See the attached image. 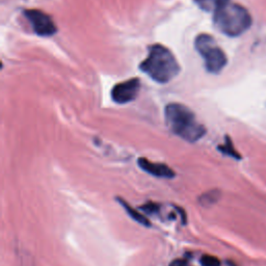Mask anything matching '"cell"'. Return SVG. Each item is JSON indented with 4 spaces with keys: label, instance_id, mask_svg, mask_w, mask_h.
Segmentation results:
<instances>
[{
    "label": "cell",
    "instance_id": "8",
    "mask_svg": "<svg viewBox=\"0 0 266 266\" xmlns=\"http://www.w3.org/2000/svg\"><path fill=\"white\" fill-rule=\"evenodd\" d=\"M116 201H118V203L124 208V210L127 212V214L132 218L133 221L136 222L137 224L144 226V227H147V228H150L152 225H151V222L149 221V218L147 216H145L142 213H140L139 211H137L135 208H133L132 206H130V204L126 201V200H124L121 197H116Z\"/></svg>",
    "mask_w": 266,
    "mask_h": 266
},
{
    "label": "cell",
    "instance_id": "14",
    "mask_svg": "<svg viewBox=\"0 0 266 266\" xmlns=\"http://www.w3.org/2000/svg\"><path fill=\"white\" fill-rule=\"evenodd\" d=\"M168 266H188V261L184 258H180V259H175L172 262L169 263Z\"/></svg>",
    "mask_w": 266,
    "mask_h": 266
},
{
    "label": "cell",
    "instance_id": "11",
    "mask_svg": "<svg viewBox=\"0 0 266 266\" xmlns=\"http://www.w3.org/2000/svg\"><path fill=\"white\" fill-rule=\"evenodd\" d=\"M223 0H195V2L205 12H214Z\"/></svg>",
    "mask_w": 266,
    "mask_h": 266
},
{
    "label": "cell",
    "instance_id": "6",
    "mask_svg": "<svg viewBox=\"0 0 266 266\" xmlns=\"http://www.w3.org/2000/svg\"><path fill=\"white\" fill-rule=\"evenodd\" d=\"M139 91L140 80L137 77L130 78L113 85L111 90V99L118 104H126L135 100Z\"/></svg>",
    "mask_w": 266,
    "mask_h": 266
},
{
    "label": "cell",
    "instance_id": "9",
    "mask_svg": "<svg viewBox=\"0 0 266 266\" xmlns=\"http://www.w3.org/2000/svg\"><path fill=\"white\" fill-rule=\"evenodd\" d=\"M222 197V194L217 189H213V191H209L205 194H203L201 197L199 198V203L201 204L203 207H211L215 203L220 201V199Z\"/></svg>",
    "mask_w": 266,
    "mask_h": 266
},
{
    "label": "cell",
    "instance_id": "10",
    "mask_svg": "<svg viewBox=\"0 0 266 266\" xmlns=\"http://www.w3.org/2000/svg\"><path fill=\"white\" fill-rule=\"evenodd\" d=\"M217 149H218V151L222 152V153L224 155L230 156V157H232L234 159H237V160H240L241 159V155L239 154V152L234 148V145H233L232 139L230 138V136L226 135L225 144L220 145V146H218Z\"/></svg>",
    "mask_w": 266,
    "mask_h": 266
},
{
    "label": "cell",
    "instance_id": "7",
    "mask_svg": "<svg viewBox=\"0 0 266 266\" xmlns=\"http://www.w3.org/2000/svg\"><path fill=\"white\" fill-rule=\"evenodd\" d=\"M137 165L144 172L157 178L173 179L176 177V173L167 165L153 163L145 157H139L137 159Z\"/></svg>",
    "mask_w": 266,
    "mask_h": 266
},
{
    "label": "cell",
    "instance_id": "4",
    "mask_svg": "<svg viewBox=\"0 0 266 266\" xmlns=\"http://www.w3.org/2000/svg\"><path fill=\"white\" fill-rule=\"evenodd\" d=\"M195 48L204 60L207 72L218 74L227 66V55L221 47L217 45L212 35L208 33L197 35L195 40Z\"/></svg>",
    "mask_w": 266,
    "mask_h": 266
},
{
    "label": "cell",
    "instance_id": "12",
    "mask_svg": "<svg viewBox=\"0 0 266 266\" xmlns=\"http://www.w3.org/2000/svg\"><path fill=\"white\" fill-rule=\"evenodd\" d=\"M140 210L144 211L146 214L158 215L160 213V206L153 202H148L145 205L140 206Z\"/></svg>",
    "mask_w": 266,
    "mask_h": 266
},
{
    "label": "cell",
    "instance_id": "13",
    "mask_svg": "<svg viewBox=\"0 0 266 266\" xmlns=\"http://www.w3.org/2000/svg\"><path fill=\"white\" fill-rule=\"evenodd\" d=\"M200 262L202 266H221L220 259L212 255H203Z\"/></svg>",
    "mask_w": 266,
    "mask_h": 266
},
{
    "label": "cell",
    "instance_id": "2",
    "mask_svg": "<svg viewBox=\"0 0 266 266\" xmlns=\"http://www.w3.org/2000/svg\"><path fill=\"white\" fill-rule=\"evenodd\" d=\"M166 123L169 130L186 141L195 142L206 134V128L184 104L169 103L165 109Z\"/></svg>",
    "mask_w": 266,
    "mask_h": 266
},
{
    "label": "cell",
    "instance_id": "1",
    "mask_svg": "<svg viewBox=\"0 0 266 266\" xmlns=\"http://www.w3.org/2000/svg\"><path fill=\"white\" fill-rule=\"evenodd\" d=\"M142 73L158 83H167L180 73L181 66L168 48L161 44L149 47L147 58L139 65Z\"/></svg>",
    "mask_w": 266,
    "mask_h": 266
},
{
    "label": "cell",
    "instance_id": "3",
    "mask_svg": "<svg viewBox=\"0 0 266 266\" xmlns=\"http://www.w3.org/2000/svg\"><path fill=\"white\" fill-rule=\"evenodd\" d=\"M213 23L222 33L235 37L249 30L253 18L244 6L231 0H223L213 12Z\"/></svg>",
    "mask_w": 266,
    "mask_h": 266
},
{
    "label": "cell",
    "instance_id": "15",
    "mask_svg": "<svg viewBox=\"0 0 266 266\" xmlns=\"http://www.w3.org/2000/svg\"><path fill=\"white\" fill-rule=\"evenodd\" d=\"M176 209H177V211L180 214V217H181V223H182V225L185 226L186 223H187V215H186L185 210H184V209H182L181 207H176Z\"/></svg>",
    "mask_w": 266,
    "mask_h": 266
},
{
    "label": "cell",
    "instance_id": "5",
    "mask_svg": "<svg viewBox=\"0 0 266 266\" xmlns=\"http://www.w3.org/2000/svg\"><path fill=\"white\" fill-rule=\"evenodd\" d=\"M23 15L31 23L33 32L40 36H52L58 33V27L53 22L52 18L40 9L31 8L25 9Z\"/></svg>",
    "mask_w": 266,
    "mask_h": 266
}]
</instances>
